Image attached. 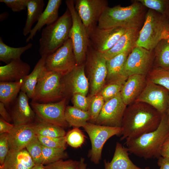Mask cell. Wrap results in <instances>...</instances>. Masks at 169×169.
Masks as SVG:
<instances>
[{"mask_svg": "<svg viewBox=\"0 0 169 169\" xmlns=\"http://www.w3.org/2000/svg\"><path fill=\"white\" fill-rule=\"evenodd\" d=\"M78 169H90L87 167V165L85 162L84 158H81L79 160V164Z\"/></svg>", "mask_w": 169, "mask_h": 169, "instance_id": "50", "label": "cell"}, {"mask_svg": "<svg viewBox=\"0 0 169 169\" xmlns=\"http://www.w3.org/2000/svg\"><path fill=\"white\" fill-rule=\"evenodd\" d=\"M167 122L168 125H169V99L168 104V107L167 111Z\"/></svg>", "mask_w": 169, "mask_h": 169, "instance_id": "53", "label": "cell"}, {"mask_svg": "<svg viewBox=\"0 0 169 169\" xmlns=\"http://www.w3.org/2000/svg\"><path fill=\"white\" fill-rule=\"evenodd\" d=\"M43 165L49 164L67 157L66 148H52L43 146Z\"/></svg>", "mask_w": 169, "mask_h": 169, "instance_id": "34", "label": "cell"}, {"mask_svg": "<svg viewBox=\"0 0 169 169\" xmlns=\"http://www.w3.org/2000/svg\"><path fill=\"white\" fill-rule=\"evenodd\" d=\"M7 135L9 150L18 151L25 148L36 135L32 124L14 126Z\"/></svg>", "mask_w": 169, "mask_h": 169, "instance_id": "19", "label": "cell"}, {"mask_svg": "<svg viewBox=\"0 0 169 169\" xmlns=\"http://www.w3.org/2000/svg\"><path fill=\"white\" fill-rule=\"evenodd\" d=\"M127 148L117 142L110 162L104 161L105 169H143L133 163L129 158Z\"/></svg>", "mask_w": 169, "mask_h": 169, "instance_id": "26", "label": "cell"}, {"mask_svg": "<svg viewBox=\"0 0 169 169\" xmlns=\"http://www.w3.org/2000/svg\"><path fill=\"white\" fill-rule=\"evenodd\" d=\"M74 3L88 34L97 25L101 15L108 7L105 0H76Z\"/></svg>", "mask_w": 169, "mask_h": 169, "instance_id": "12", "label": "cell"}, {"mask_svg": "<svg viewBox=\"0 0 169 169\" xmlns=\"http://www.w3.org/2000/svg\"><path fill=\"white\" fill-rule=\"evenodd\" d=\"M158 159L157 164L159 166V169H169V158L162 156Z\"/></svg>", "mask_w": 169, "mask_h": 169, "instance_id": "49", "label": "cell"}, {"mask_svg": "<svg viewBox=\"0 0 169 169\" xmlns=\"http://www.w3.org/2000/svg\"><path fill=\"white\" fill-rule=\"evenodd\" d=\"M23 81V79L15 82L0 81V102L6 106L13 103L21 91Z\"/></svg>", "mask_w": 169, "mask_h": 169, "instance_id": "29", "label": "cell"}, {"mask_svg": "<svg viewBox=\"0 0 169 169\" xmlns=\"http://www.w3.org/2000/svg\"><path fill=\"white\" fill-rule=\"evenodd\" d=\"M44 6L43 0H28L26 9L27 19L23 31L24 36L30 33L33 24L38 20Z\"/></svg>", "mask_w": 169, "mask_h": 169, "instance_id": "28", "label": "cell"}, {"mask_svg": "<svg viewBox=\"0 0 169 169\" xmlns=\"http://www.w3.org/2000/svg\"><path fill=\"white\" fill-rule=\"evenodd\" d=\"M168 7L169 8V0H168Z\"/></svg>", "mask_w": 169, "mask_h": 169, "instance_id": "54", "label": "cell"}, {"mask_svg": "<svg viewBox=\"0 0 169 169\" xmlns=\"http://www.w3.org/2000/svg\"><path fill=\"white\" fill-rule=\"evenodd\" d=\"M83 128L91 141V149L89 153V157L94 163L98 164L101 159L102 151L105 144L111 137L119 136L122 128L88 122Z\"/></svg>", "mask_w": 169, "mask_h": 169, "instance_id": "9", "label": "cell"}, {"mask_svg": "<svg viewBox=\"0 0 169 169\" xmlns=\"http://www.w3.org/2000/svg\"><path fill=\"white\" fill-rule=\"evenodd\" d=\"M25 148L35 165H43L42 145L37 135L26 146Z\"/></svg>", "mask_w": 169, "mask_h": 169, "instance_id": "36", "label": "cell"}, {"mask_svg": "<svg viewBox=\"0 0 169 169\" xmlns=\"http://www.w3.org/2000/svg\"><path fill=\"white\" fill-rule=\"evenodd\" d=\"M5 105L0 102V114L2 118L9 122L12 120L11 115L7 111Z\"/></svg>", "mask_w": 169, "mask_h": 169, "instance_id": "48", "label": "cell"}, {"mask_svg": "<svg viewBox=\"0 0 169 169\" xmlns=\"http://www.w3.org/2000/svg\"><path fill=\"white\" fill-rule=\"evenodd\" d=\"M145 169H149V168H146Z\"/></svg>", "mask_w": 169, "mask_h": 169, "instance_id": "55", "label": "cell"}, {"mask_svg": "<svg viewBox=\"0 0 169 169\" xmlns=\"http://www.w3.org/2000/svg\"><path fill=\"white\" fill-rule=\"evenodd\" d=\"M28 97L20 91L13 103L11 117L14 126L32 124L36 115L29 103Z\"/></svg>", "mask_w": 169, "mask_h": 169, "instance_id": "17", "label": "cell"}, {"mask_svg": "<svg viewBox=\"0 0 169 169\" xmlns=\"http://www.w3.org/2000/svg\"><path fill=\"white\" fill-rule=\"evenodd\" d=\"M72 25L71 14L67 8L56 21L43 29L39 40V52L41 56L52 54L69 38Z\"/></svg>", "mask_w": 169, "mask_h": 169, "instance_id": "4", "label": "cell"}, {"mask_svg": "<svg viewBox=\"0 0 169 169\" xmlns=\"http://www.w3.org/2000/svg\"><path fill=\"white\" fill-rule=\"evenodd\" d=\"M38 119V123L33 124L36 135L50 137L65 136L66 133L63 128Z\"/></svg>", "mask_w": 169, "mask_h": 169, "instance_id": "33", "label": "cell"}, {"mask_svg": "<svg viewBox=\"0 0 169 169\" xmlns=\"http://www.w3.org/2000/svg\"><path fill=\"white\" fill-rule=\"evenodd\" d=\"M13 124H11L2 118L0 119V134L9 133L14 127Z\"/></svg>", "mask_w": 169, "mask_h": 169, "instance_id": "46", "label": "cell"}, {"mask_svg": "<svg viewBox=\"0 0 169 169\" xmlns=\"http://www.w3.org/2000/svg\"><path fill=\"white\" fill-rule=\"evenodd\" d=\"M169 38L164 15L149 9L146 14L144 24L139 31L136 46L153 51L161 40Z\"/></svg>", "mask_w": 169, "mask_h": 169, "instance_id": "5", "label": "cell"}, {"mask_svg": "<svg viewBox=\"0 0 169 169\" xmlns=\"http://www.w3.org/2000/svg\"><path fill=\"white\" fill-rule=\"evenodd\" d=\"M154 52L135 46L129 54L124 67L125 75L140 74L146 76L150 71Z\"/></svg>", "mask_w": 169, "mask_h": 169, "instance_id": "13", "label": "cell"}, {"mask_svg": "<svg viewBox=\"0 0 169 169\" xmlns=\"http://www.w3.org/2000/svg\"><path fill=\"white\" fill-rule=\"evenodd\" d=\"M145 7L164 15L169 8L168 0H138Z\"/></svg>", "mask_w": 169, "mask_h": 169, "instance_id": "40", "label": "cell"}, {"mask_svg": "<svg viewBox=\"0 0 169 169\" xmlns=\"http://www.w3.org/2000/svg\"><path fill=\"white\" fill-rule=\"evenodd\" d=\"M84 63L76 66L72 71L64 76L63 81L67 97L79 93L86 96L89 88V82L85 71Z\"/></svg>", "mask_w": 169, "mask_h": 169, "instance_id": "18", "label": "cell"}, {"mask_svg": "<svg viewBox=\"0 0 169 169\" xmlns=\"http://www.w3.org/2000/svg\"><path fill=\"white\" fill-rule=\"evenodd\" d=\"M67 98L55 102L41 103L31 101L30 105L38 118L63 128L69 125L65 118Z\"/></svg>", "mask_w": 169, "mask_h": 169, "instance_id": "11", "label": "cell"}, {"mask_svg": "<svg viewBox=\"0 0 169 169\" xmlns=\"http://www.w3.org/2000/svg\"><path fill=\"white\" fill-rule=\"evenodd\" d=\"M125 82H116L106 84L98 94L103 97L106 102L120 93Z\"/></svg>", "mask_w": 169, "mask_h": 169, "instance_id": "37", "label": "cell"}, {"mask_svg": "<svg viewBox=\"0 0 169 169\" xmlns=\"http://www.w3.org/2000/svg\"><path fill=\"white\" fill-rule=\"evenodd\" d=\"M86 59V69L89 77L90 93L93 96L98 93L105 85L107 75L106 60L103 54L88 47Z\"/></svg>", "mask_w": 169, "mask_h": 169, "instance_id": "8", "label": "cell"}, {"mask_svg": "<svg viewBox=\"0 0 169 169\" xmlns=\"http://www.w3.org/2000/svg\"><path fill=\"white\" fill-rule=\"evenodd\" d=\"M72 17V25L69 34L77 65L84 63L90 45L88 35L74 7V0L65 1Z\"/></svg>", "mask_w": 169, "mask_h": 169, "instance_id": "7", "label": "cell"}, {"mask_svg": "<svg viewBox=\"0 0 169 169\" xmlns=\"http://www.w3.org/2000/svg\"><path fill=\"white\" fill-rule=\"evenodd\" d=\"M161 156L169 158V135L164 141L161 150Z\"/></svg>", "mask_w": 169, "mask_h": 169, "instance_id": "47", "label": "cell"}, {"mask_svg": "<svg viewBox=\"0 0 169 169\" xmlns=\"http://www.w3.org/2000/svg\"><path fill=\"white\" fill-rule=\"evenodd\" d=\"M31 169H45L43 165H35Z\"/></svg>", "mask_w": 169, "mask_h": 169, "instance_id": "52", "label": "cell"}, {"mask_svg": "<svg viewBox=\"0 0 169 169\" xmlns=\"http://www.w3.org/2000/svg\"><path fill=\"white\" fill-rule=\"evenodd\" d=\"M154 50L156 67L169 70V38L160 41Z\"/></svg>", "mask_w": 169, "mask_h": 169, "instance_id": "32", "label": "cell"}, {"mask_svg": "<svg viewBox=\"0 0 169 169\" xmlns=\"http://www.w3.org/2000/svg\"><path fill=\"white\" fill-rule=\"evenodd\" d=\"M32 46V44L29 43L22 47H11L6 44L0 37V60L8 64L13 60L20 59L22 54Z\"/></svg>", "mask_w": 169, "mask_h": 169, "instance_id": "31", "label": "cell"}, {"mask_svg": "<svg viewBox=\"0 0 169 169\" xmlns=\"http://www.w3.org/2000/svg\"><path fill=\"white\" fill-rule=\"evenodd\" d=\"M166 27L167 30L169 33V9L164 15Z\"/></svg>", "mask_w": 169, "mask_h": 169, "instance_id": "51", "label": "cell"}, {"mask_svg": "<svg viewBox=\"0 0 169 169\" xmlns=\"http://www.w3.org/2000/svg\"><path fill=\"white\" fill-rule=\"evenodd\" d=\"M145 7L137 0L126 7H108L101 15L97 26L102 29L116 27L140 28L145 16Z\"/></svg>", "mask_w": 169, "mask_h": 169, "instance_id": "3", "label": "cell"}, {"mask_svg": "<svg viewBox=\"0 0 169 169\" xmlns=\"http://www.w3.org/2000/svg\"><path fill=\"white\" fill-rule=\"evenodd\" d=\"M65 118L70 126L79 128L83 127L90 119L88 111H84L71 106L66 107Z\"/></svg>", "mask_w": 169, "mask_h": 169, "instance_id": "30", "label": "cell"}, {"mask_svg": "<svg viewBox=\"0 0 169 169\" xmlns=\"http://www.w3.org/2000/svg\"><path fill=\"white\" fill-rule=\"evenodd\" d=\"M129 28L116 27L102 29L97 25L88 34L90 44L95 50L104 53L111 49Z\"/></svg>", "mask_w": 169, "mask_h": 169, "instance_id": "14", "label": "cell"}, {"mask_svg": "<svg viewBox=\"0 0 169 169\" xmlns=\"http://www.w3.org/2000/svg\"><path fill=\"white\" fill-rule=\"evenodd\" d=\"M169 96L168 90L147 79L145 89L135 101L147 104L162 115L167 113Z\"/></svg>", "mask_w": 169, "mask_h": 169, "instance_id": "16", "label": "cell"}, {"mask_svg": "<svg viewBox=\"0 0 169 169\" xmlns=\"http://www.w3.org/2000/svg\"><path fill=\"white\" fill-rule=\"evenodd\" d=\"M79 161L61 159L44 166L45 169H78Z\"/></svg>", "mask_w": 169, "mask_h": 169, "instance_id": "42", "label": "cell"}, {"mask_svg": "<svg viewBox=\"0 0 169 169\" xmlns=\"http://www.w3.org/2000/svg\"><path fill=\"white\" fill-rule=\"evenodd\" d=\"M132 49L125 51L106 60L107 75L105 84L116 82H125L128 77L124 73V66L127 57Z\"/></svg>", "mask_w": 169, "mask_h": 169, "instance_id": "22", "label": "cell"}, {"mask_svg": "<svg viewBox=\"0 0 169 169\" xmlns=\"http://www.w3.org/2000/svg\"><path fill=\"white\" fill-rule=\"evenodd\" d=\"M127 105L123 102L120 93L105 102L95 121L96 124L121 127L122 119Z\"/></svg>", "mask_w": 169, "mask_h": 169, "instance_id": "15", "label": "cell"}, {"mask_svg": "<svg viewBox=\"0 0 169 169\" xmlns=\"http://www.w3.org/2000/svg\"><path fill=\"white\" fill-rule=\"evenodd\" d=\"M63 76L58 72L46 69L38 81L32 101L46 103L67 98Z\"/></svg>", "mask_w": 169, "mask_h": 169, "instance_id": "6", "label": "cell"}, {"mask_svg": "<svg viewBox=\"0 0 169 169\" xmlns=\"http://www.w3.org/2000/svg\"><path fill=\"white\" fill-rule=\"evenodd\" d=\"M28 0H0L13 12H19L27 9Z\"/></svg>", "mask_w": 169, "mask_h": 169, "instance_id": "44", "label": "cell"}, {"mask_svg": "<svg viewBox=\"0 0 169 169\" xmlns=\"http://www.w3.org/2000/svg\"><path fill=\"white\" fill-rule=\"evenodd\" d=\"M91 97L79 93L74 94L72 98L73 106L80 110L88 111Z\"/></svg>", "mask_w": 169, "mask_h": 169, "instance_id": "43", "label": "cell"}, {"mask_svg": "<svg viewBox=\"0 0 169 169\" xmlns=\"http://www.w3.org/2000/svg\"><path fill=\"white\" fill-rule=\"evenodd\" d=\"M47 56H41L32 72L25 77L21 91L25 93L29 98H33L35 88L38 81L46 69L45 60Z\"/></svg>", "mask_w": 169, "mask_h": 169, "instance_id": "27", "label": "cell"}, {"mask_svg": "<svg viewBox=\"0 0 169 169\" xmlns=\"http://www.w3.org/2000/svg\"><path fill=\"white\" fill-rule=\"evenodd\" d=\"M169 135L167 113L162 115L158 128L155 130L125 142L129 152L145 159L161 156L162 145Z\"/></svg>", "mask_w": 169, "mask_h": 169, "instance_id": "2", "label": "cell"}, {"mask_svg": "<svg viewBox=\"0 0 169 169\" xmlns=\"http://www.w3.org/2000/svg\"><path fill=\"white\" fill-rule=\"evenodd\" d=\"M139 29V28H129L111 49L102 53L106 60L125 51L133 49L136 46L135 43L138 36Z\"/></svg>", "mask_w": 169, "mask_h": 169, "instance_id": "25", "label": "cell"}, {"mask_svg": "<svg viewBox=\"0 0 169 169\" xmlns=\"http://www.w3.org/2000/svg\"><path fill=\"white\" fill-rule=\"evenodd\" d=\"M77 65L71 40L69 38L59 48L47 56V70L58 72L64 76Z\"/></svg>", "mask_w": 169, "mask_h": 169, "instance_id": "10", "label": "cell"}, {"mask_svg": "<svg viewBox=\"0 0 169 169\" xmlns=\"http://www.w3.org/2000/svg\"><path fill=\"white\" fill-rule=\"evenodd\" d=\"M146 78L151 82L161 86L169 91V70L156 67L150 70Z\"/></svg>", "mask_w": 169, "mask_h": 169, "instance_id": "35", "label": "cell"}, {"mask_svg": "<svg viewBox=\"0 0 169 169\" xmlns=\"http://www.w3.org/2000/svg\"><path fill=\"white\" fill-rule=\"evenodd\" d=\"M41 145L45 147L52 148H66L67 143L65 137H50L37 136Z\"/></svg>", "mask_w": 169, "mask_h": 169, "instance_id": "41", "label": "cell"}, {"mask_svg": "<svg viewBox=\"0 0 169 169\" xmlns=\"http://www.w3.org/2000/svg\"><path fill=\"white\" fill-rule=\"evenodd\" d=\"M35 165L26 148L18 151L9 150L0 169H31Z\"/></svg>", "mask_w": 169, "mask_h": 169, "instance_id": "24", "label": "cell"}, {"mask_svg": "<svg viewBox=\"0 0 169 169\" xmlns=\"http://www.w3.org/2000/svg\"><path fill=\"white\" fill-rule=\"evenodd\" d=\"M61 0H49L47 6L42 13L38 20L32 29L26 39L28 42L32 40L37 32L39 31L45 25H50L56 21L58 18L59 8L61 4Z\"/></svg>", "mask_w": 169, "mask_h": 169, "instance_id": "23", "label": "cell"}, {"mask_svg": "<svg viewBox=\"0 0 169 169\" xmlns=\"http://www.w3.org/2000/svg\"><path fill=\"white\" fill-rule=\"evenodd\" d=\"M162 114L145 103L135 101L127 105L122 119L120 140L137 137L158 127Z\"/></svg>", "mask_w": 169, "mask_h": 169, "instance_id": "1", "label": "cell"}, {"mask_svg": "<svg viewBox=\"0 0 169 169\" xmlns=\"http://www.w3.org/2000/svg\"><path fill=\"white\" fill-rule=\"evenodd\" d=\"M8 133L0 134V163L4 164L5 158L9 150L8 139Z\"/></svg>", "mask_w": 169, "mask_h": 169, "instance_id": "45", "label": "cell"}, {"mask_svg": "<svg viewBox=\"0 0 169 169\" xmlns=\"http://www.w3.org/2000/svg\"><path fill=\"white\" fill-rule=\"evenodd\" d=\"M30 67L21 59L13 60L0 67V81H19L29 74Z\"/></svg>", "mask_w": 169, "mask_h": 169, "instance_id": "21", "label": "cell"}, {"mask_svg": "<svg viewBox=\"0 0 169 169\" xmlns=\"http://www.w3.org/2000/svg\"><path fill=\"white\" fill-rule=\"evenodd\" d=\"M146 76L137 74L129 76L120 92L121 98L127 106L133 103L145 89Z\"/></svg>", "mask_w": 169, "mask_h": 169, "instance_id": "20", "label": "cell"}, {"mask_svg": "<svg viewBox=\"0 0 169 169\" xmlns=\"http://www.w3.org/2000/svg\"><path fill=\"white\" fill-rule=\"evenodd\" d=\"M105 102L99 94L92 96L88 110L90 116L91 123H94L100 114Z\"/></svg>", "mask_w": 169, "mask_h": 169, "instance_id": "39", "label": "cell"}, {"mask_svg": "<svg viewBox=\"0 0 169 169\" xmlns=\"http://www.w3.org/2000/svg\"><path fill=\"white\" fill-rule=\"evenodd\" d=\"M67 143L74 148H79L83 145L85 136L79 128L74 127L66 133L65 136Z\"/></svg>", "mask_w": 169, "mask_h": 169, "instance_id": "38", "label": "cell"}]
</instances>
